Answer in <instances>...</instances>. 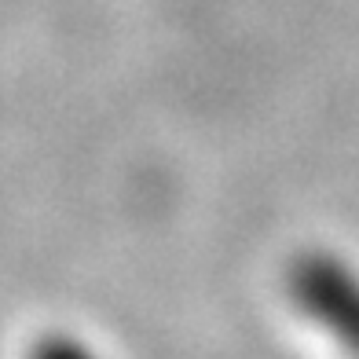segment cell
Returning a JSON list of instances; mask_svg holds the SVG:
<instances>
[{"label":"cell","instance_id":"obj_1","mask_svg":"<svg viewBox=\"0 0 359 359\" xmlns=\"http://www.w3.org/2000/svg\"><path fill=\"white\" fill-rule=\"evenodd\" d=\"M286 297L293 312L359 359V268L330 250H304L286 264Z\"/></svg>","mask_w":359,"mask_h":359},{"label":"cell","instance_id":"obj_2","mask_svg":"<svg viewBox=\"0 0 359 359\" xmlns=\"http://www.w3.org/2000/svg\"><path fill=\"white\" fill-rule=\"evenodd\" d=\"M22 359H103L88 341H81L77 334L67 330H44L41 337L29 341V348Z\"/></svg>","mask_w":359,"mask_h":359}]
</instances>
